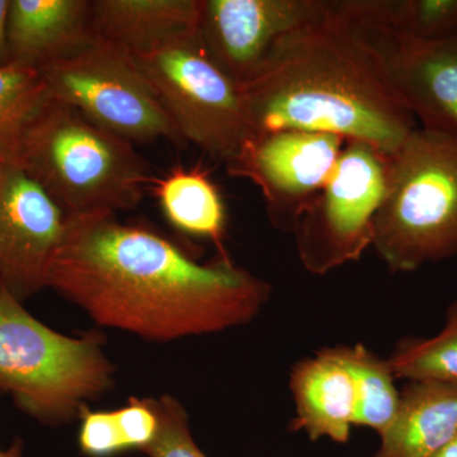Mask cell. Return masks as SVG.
<instances>
[{
	"mask_svg": "<svg viewBox=\"0 0 457 457\" xmlns=\"http://www.w3.org/2000/svg\"><path fill=\"white\" fill-rule=\"evenodd\" d=\"M200 0H95L96 38L131 56L144 55L198 31Z\"/></svg>",
	"mask_w": 457,
	"mask_h": 457,
	"instance_id": "obj_15",
	"label": "cell"
},
{
	"mask_svg": "<svg viewBox=\"0 0 457 457\" xmlns=\"http://www.w3.org/2000/svg\"><path fill=\"white\" fill-rule=\"evenodd\" d=\"M345 26L368 41L420 129L457 141V36L426 41L375 27Z\"/></svg>",
	"mask_w": 457,
	"mask_h": 457,
	"instance_id": "obj_11",
	"label": "cell"
},
{
	"mask_svg": "<svg viewBox=\"0 0 457 457\" xmlns=\"http://www.w3.org/2000/svg\"><path fill=\"white\" fill-rule=\"evenodd\" d=\"M392 155L345 141L332 176L294 228L303 269L323 276L372 246L375 218L389 183Z\"/></svg>",
	"mask_w": 457,
	"mask_h": 457,
	"instance_id": "obj_8",
	"label": "cell"
},
{
	"mask_svg": "<svg viewBox=\"0 0 457 457\" xmlns=\"http://www.w3.org/2000/svg\"><path fill=\"white\" fill-rule=\"evenodd\" d=\"M356 385L357 405L353 426L368 427L384 435L399 408L400 392L387 360L365 345H336Z\"/></svg>",
	"mask_w": 457,
	"mask_h": 457,
	"instance_id": "obj_19",
	"label": "cell"
},
{
	"mask_svg": "<svg viewBox=\"0 0 457 457\" xmlns=\"http://www.w3.org/2000/svg\"><path fill=\"white\" fill-rule=\"evenodd\" d=\"M186 143L227 167L253 137L243 87L195 35L132 56Z\"/></svg>",
	"mask_w": 457,
	"mask_h": 457,
	"instance_id": "obj_6",
	"label": "cell"
},
{
	"mask_svg": "<svg viewBox=\"0 0 457 457\" xmlns=\"http://www.w3.org/2000/svg\"><path fill=\"white\" fill-rule=\"evenodd\" d=\"M242 87L253 137L327 132L393 155L417 129L368 41L330 13L285 36Z\"/></svg>",
	"mask_w": 457,
	"mask_h": 457,
	"instance_id": "obj_2",
	"label": "cell"
},
{
	"mask_svg": "<svg viewBox=\"0 0 457 457\" xmlns=\"http://www.w3.org/2000/svg\"><path fill=\"white\" fill-rule=\"evenodd\" d=\"M68 215L20 167L0 187V286L25 303L47 288Z\"/></svg>",
	"mask_w": 457,
	"mask_h": 457,
	"instance_id": "obj_12",
	"label": "cell"
},
{
	"mask_svg": "<svg viewBox=\"0 0 457 457\" xmlns=\"http://www.w3.org/2000/svg\"><path fill=\"white\" fill-rule=\"evenodd\" d=\"M40 73L51 99L132 145L162 139L187 145L134 57L113 45L96 38Z\"/></svg>",
	"mask_w": 457,
	"mask_h": 457,
	"instance_id": "obj_7",
	"label": "cell"
},
{
	"mask_svg": "<svg viewBox=\"0 0 457 457\" xmlns=\"http://www.w3.org/2000/svg\"><path fill=\"white\" fill-rule=\"evenodd\" d=\"M158 414V432L154 441L143 451L149 457H207L194 440L187 411L174 396L153 398Z\"/></svg>",
	"mask_w": 457,
	"mask_h": 457,
	"instance_id": "obj_22",
	"label": "cell"
},
{
	"mask_svg": "<svg viewBox=\"0 0 457 457\" xmlns=\"http://www.w3.org/2000/svg\"><path fill=\"white\" fill-rule=\"evenodd\" d=\"M95 40L89 0H11L7 65L40 71Z\"/></svg>",
	"mask_w": 457,
	"mask_h": 457,
	"instance_id": "obj_13",
	"label": "cell"
},
{
	"mask_svg": "<svg viewBox=\"0 0 457 457\" xmlns=\"http://www.w3.org/2000/svg\"><path fill=\"white\" fill-rule=\"evenodd\" d=\"M11 0H0V68L8 64V16Z\"/></svg>",
	"mask_w": 457,
	"mask_h": 457,
	"instance_id": "obj_25",
	"label": "cell"
},
{
	"mask_svg": "<svg viewBox=\"0 0 457 457\" xmlns=\"http://www.w3.org/2000/svg\"><path fill=\"white\" fill-rule=\"evenodd\" d=\"M47 288L99 327L161 343L245 326L272 294L230 260L200 263L152 228L104 212L68 216Z\"/></svg>",
	"mask_w": 457,
	"mask_h": 457,
	"instance_id": "obj_1",
	"label": "cell"
},
{
	"mask_svg": "<svg viewBox=\"0 0 457 457\" xmlns=\"http://www.w3.org/2000/svg\"><path fill=\"white\" fill-rule=\"evenodd\" d=\"M104 342L99 333L51 329L0 286V390L42 425L79 420L88 403L112 389L114 366Z\"/></svg>",
	"mask_w": 457,
	"mask_h": 457,
	"instance_id": "obj_4",
	"label": "cell"
},
{
	"mask_svg": "<svg viewBox=\"0 0 457 457\" xmlns=\"http://www.w3.org/2000/svg\"><path fill=\"white\" fill-rule=\"evenodd\" d=\"M18 167L68 216L130 212L155 179L132 144L50 97L27 126Z\"/></svg>",
	"mask_w": 457,
	"mask_h": 457,
	"instance_id": "obj_3",
	"label": "cell"
},
{
	"mask_svg": "<svg viewBox=\"0 0 457 457\" xmlns=\"http://www.w3.org/2000/svg\"><path fill=\"white\" fill-rule=\"evenodd\" d=\"M345 141L327 132L279 130L252 137L227 165L260 188L270 224L293 233L335 170Z\"/></svg>",
	"mask_w": 457,
	"mask_h": 457,
	"instance_id": "obj_9",
	"label": "cell"
},
{
	"mask_svg": "<svg viewBox=\"0 0 457 457\" xmlns=\"http://www.w3.org/2000/svg\"><path fill=\"white\" fill-rule=\"evenodd\" d=\"M435 457H457V435Z\"/></svg>",
	"mask_w": 457,
	"mask_h": 457,
	"instance_id": "obj_28",
	"label": "cell"
},
{
	"mask_svg": "<svg viewBox=\"0 0 457 457\" xmlns=\"http://www.w3.org/2000/svg\"><path fill=\"white\" fill-rule=\"evenodd\" d=\"M457 435V381H407L374 457H435Z\"/></svg>",
	"mask_w": 457,
	"mask_h": 457,
	"instance_id": "obj_16",
	"label": "cell"
},
{
	"mask_svg": "<svg viewBox=\"0 0 457 457\" xmlns=\"http://www.w3.org/2000/svg\"><path fill=\"white\" fill-rule=\"evenodd\" d=\"M78 444L83 455L113 457L128 450L114 411L83 409Z\"/></svg>",
	"mask_w": 457,
	"mask_h": 457,
	"instance_id": "obj_23",
	"label": "cell"
},
{
	"mask_svg": "<svg viewBox=\"0 0 457 457\" xmlns=\"http://www.w3.org/2000/svg\"><path fill=\"white\" fill-rule=\"evenodd\" d=\"M47 99L40 71L12 65L0 68V154L17 167L27 126Z\"/></svg>",
	"mask_w": 457,
	"mask_h": 457,
	"instance_id": "obj_21",
	"label": "cell"
},
{
	"mask_svg": "<svg viewBox=\"0 0 457 457\" xmlns=\"http://www.w3.org/2000/svg\"><path fill=\"white\" fill-rule=\"evenodd\" d=\"M149 191L171 227L186 236L210 240L220 258L230 260L225 249L227 206L209 170L200 165L171 168L153 179Z\"/></svg>",
	"mask_w": 457,
	"mask_h": 457,
	"instance_id": "obj_17",
	"label": "cell"
},
{
	"mask_svg": "<svg viewBox=\"0 0 457 457\" xmlns=\"http://www.w3.org/2000/svg\"><path fill=\"white\" fill-rule=\"evenodd\" d=\"M290 390L296 409L293 431L305 432L312 441L327 437L347 444L356 414V385L335 347L295 363Z\"/></svg>",
	"mask_w": 457,
	"mask_h": 457,
	"instance_id": "obj_14",
	"label": "cell"
},
{
	"mask_svg": "<svg viewBox=\"0 0 457 457\" xmlns=\"http://www.w3.org/2000/svg\"><path fill=\"white\" fill-rule=\"evenodd\" d=\"M328 14L324 0H200L198 37L213 62L245 86L279 40Z\"/></svg>",
	"mask_w": 457,
	"mask_h": 457,
	"instance_id": "obj_10",
	"label": "cell"
},
{
	"mask_svg": "<svg viewBox=\"0 0 457 457\" xmlns=\"http://www.w3.org/2000/svg\"><path fill=\"white\" fill-rule=\"evenodd\" d=\"M395 378L407 381H457V300L446 321L431 338L407 337L396 343L387 359Z\"/></svg>",
	"mask_w": 457,
	"mask_h": 457,
	"instance_id": "obj_20",
	"label": "cell"
},
{
	"mask_svg": "<svg viewBox=\"0 0 457 457\" xmlns=\"http://www.w3.org/2000/svg\"><path fill=\"white\" fill-rule=\"evenodd\" d=\"M114 411L128 450L143 453L158 432V414L153 398L132 396L122 408Z\"/></svg>",
	"mask_w": 457,
	"mask_h": 457,
	"instance_id": "obj_24",
	"label": "cell"
},
{
	"mask_svg": "<svg viewBox=\"0 0 457 457\" xmlns=\"http://www.w3.org/2000/svg\"><path fill=\"white\" fill-rule=\"evenodd\" d=\"M330 16L345 25L375 27L437 41L457 36V0H337Z\"/></svg>",
	"mask_w": 457,
	"mask_h": 457,
	"instance_id": "obj_18",
	"label": "cell"
},
{
	"mask_svg": "<svg viewBox=\"0 0 457 457\" xmlns=\"http://www.w3.org/2000/svg\"><path fill=\"white\" fill-rule=\"evenodd\" d=\"M372 248L393 272L457 255V141L417 128L392 155Z\"/></svg>",
	"mask_w": 457,
	"mask_h": 457,
	"instance_id": "obj_5",
	"label": "cell"
},
{
	"mask_svg": "<svg viewBox=\"0 0 457 457\" xmlns=\"http://www.w3.org/2000/svg\"><path fill=\"white\" fill-rule=\"evenodd\" d=\"M14 167H17V165L12 163L7 156L0 154V187H2L3 183L5 182L9 173H11V170H13Z\"/></svg>",
	"mask_w": 457,
	"mask_h": 457,
	"instance_id": "obj_27",
	"label": "cell"
},
{
	"mask_svg": "<svg viewBox=\"0 0 457 457\" xmlns=\"http://www.w3.org/2000/svg\"><path fill=\"white\" fill-rule=\"evenodd\" d=\"M2 394V390H0ZM25 444L21 438H16L8 449H0V457H23Z\"/></svg>",
	"mask_w": 457,
	"mask_h": 457,
	"instance_id": "obj_26",
	"label": "cell"
}]
</instances>
